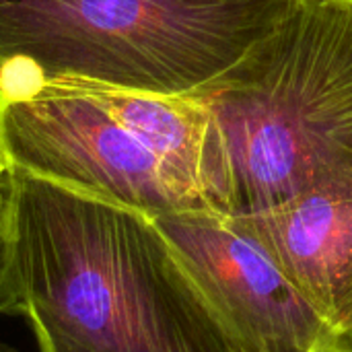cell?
I'll list each match as a JSON object with an SVG mask.
<instances>
[{
    "label": "cell",
    "mask_w": 352,
    "mask_h": 352,
    "mask_svg": "<svg viewBox=\"0 0 352 352\" xmlns=\"http://www.w3.org/2000/svg\"><path fill=\"white\" fill-rule=\"evenodd\" d=\"M0 151L8 169L151 217L208 210L85 87L0 70Z\"/></svg>",
    "instance_id": "cell-4"
},
{
    "label": "cell",
    "mask_w": 352,
    "mask_h": 352,
    "mask_svg": "<svg viewBox=\"0 0 352 352\" xmlns=\"http://www.w3.org/2000/svg\"><path fill=\"white\" fill-rule=\"evenodd\" d=\"M29 324L33 328L39 352H91L82 349L80 344L68 340L64 334L56 332L54 328H50L47 324H43L39 320H29Z\"/></svg>",
    "instance_id": "cell-8"
},
{
    "label": "cell",
    "mask_w": 352,
    "mask_h": 352,
    "mask_svg": "<svg viewBox=\"0 0 352 352\" xmlns=\"http://www.w3.org/2000/svg\"><path fill=\"white\" fill-rule=\"evenodd\" d=\"M80 85V82H76ZM208 210L227 214V167L210 107L198 93L157 95L85 85Z\"/></svg>",
    "instance_id": "cell-7"
},
{
    "label": "cell",
    "mask_w": 352,
    "mask_h": 352,
    "mask_svg": "<svg viewBox=\"0 0 352 352\" xmlns=\"http://www.w3.org/2000/svg\"><path fill=\"white\" fill-rule=\"evenodd\" d=\"M202 291L256 352H352L266 252L212 210L153 217Z\"/></svg>",
    "instance_id": "cell-5"
},
{
    "label": "cell",
    "mask_w": 352,
    "mask_h": 352,
    "mask_svg": "<svg viewBox=\"0 0 352 352\" xmlns=\"http://www.w3.org/2000/svg\"><path fill=\"white\" fill-rule=\"evenodd\" d=\"M198 93L227 167V214L352 192V2L295 0Z\"/></svg>",
    "instance_id": "cell-2"
},
{
    "label": "cell",
    "mask_w": 352,
    "mask_h": 352,
    "mask_svg": "<svg viewBox=\"0 0 352 352\" xmlns=\"http://www.w3.org/2000/svg\"><path fill=\"white\" fill-rule=\"evenodd\" d=\"M0 305L91 352H256L151 214L16 169L6 177Z\"/></svg>",
    "instance_id": "cell-1"
},
{
    "label": "cell",
    "mask_w": 352,
    "mask_h": 352,
    "mask_svg": "<svg viewBox=\"0 0 352 352\" xmlns=\"http://www.w3.org/2000/svg\"><path fill=\"white\" fill-rule=\"evenodd\" d=\"M6 177H8V165L0 151V276H2V248H4V217H6ZM0 314H2V305H0Z\"/></svg>",
    "instance_id": "cell-9"
},
{
    "label": "cell",
    "mask_w": 352,
    "mask_h": 352,
    "mask_svg": "<svg viewBox=\"0 0 352 352\" xmlns=\"http://www.w3.org/2000/svg\"><path fill=\"white\" fill-rule=\"evenodd\" d=\"M0 70H2V62H0Z\"/></svg>",
    "instance_id": "cell-10"
},
{
    "label": "cell",
    "mask_w": 352,
    "mask_h": 352,
    "mask_svg": "<svg viewBox=\"0 0 352 352\" xmlns=\"http://www.w3.org/2000/svg\"><path fill=\"white\" fill-rule=\"evenodd\" d=\"M346 2H352V0H346Z\"/></svg>",
    "instance_id": "cell-11"
},
{
    "label": "cell",
    "mask_w": 352,
    "mask_h": 352,
    "mask_svg": "<svg viewBox=\"0 0 352 352\" xmlns=\"http://www.w3.org/2000/svg\"><path fill=\"white\" fill-rule=\"evenodd\" d=\"M233 221L352 346V192H318Z\"/></svg>",
    "instance_id": "cell-6"
},
{
    "label": "cell",
    "mask_w": 352,
    "mask_h": 352,
    "mask_svg": "<svg viewBox=\"0 0 352 352\" xmlns=\"http://www.w3.org/2000/svg\"><path fill=\"white\" fill-rule=\"evenodd\" d=\"M295 0H0V62L47 80L186 95Z\"/></svg>",
    "instance_id": "cell-3"
},
{
    "label": "cell",
    "mask_w": 352,
    "mask_h": 352,
    "mask_svg": "<svg viewBox=\"0 0 352 352\" xmlns=\"http://www.w3.org/2000/svg\"><path fill=\"white\" fill-rule=\"evenodd\" d=\"M0 352H8V351H0Z\"/></svg>",
    "instance_id": "cell-12"
}]
</instances>
